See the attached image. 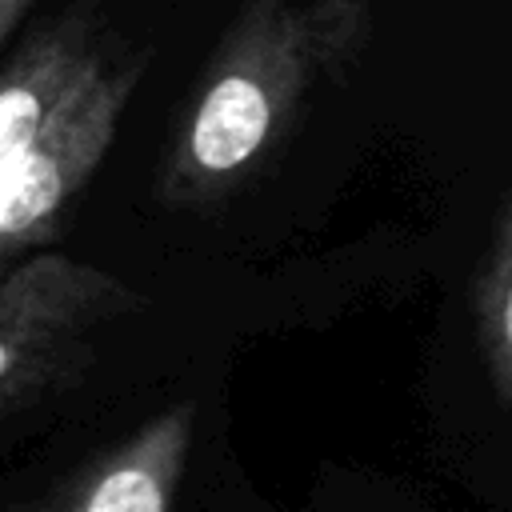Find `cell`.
I'll list each match as a JSON object with an SVG mask.
<instances>
[{"label":"cell","mask_w":512,"mask_h":512,"mask_svg":"<svg viewBox=\"0 0 512 512\" xmlns=\"http://www.w3.org/2000/svg\"><path fill=\"white\" fill-rule=\"evenodd\" d=\"M360 40V4L244 0L172 136L160 200L208 208L232 196L288 136L312 84L336 76Z\"/></svg>","instance_id":"obj_1"},{"label":"cell","mask_w":512,"mask_h":512,"mask_svg":"<svg viewBox=\"0 0 512 512\" xmlns=\"http://www.w3.org/2000/svg\"><path fill=\"white\" fill-rule=\"evenodd\" d=\"M144 56L104 52L36 136L0 160V272L60 236L64 212L108 156Z\"/></svg>","instance_id":"obj_2"},{"label":"cell","mask_w":512,"mask_h":512,"mask_svg":"<svg viewBox=\"0 0 512 512\" xmlns=\"http://www.w3.org/2000/svg\"><path fill=\"white\" fill-rule=\"evenodd\" d=\"M140 308V292L64 252L20 256L0 272V412L72 368L88 340Z\"/></svg>","instance_id":"obj_3"},{"label":"cell","mask_w":512,"mask_h":512,"mask_svg":"<svg viewBox=\"0 0 512 512\" xmlns=\"http://www.w3.org/2000/svg\"><path fill=\"white\" fill-rule=\"evenodd\" d=\"M192 420L196 412L176 404L140 424L72 484L60 512H172L192 448Z\"/></svg>","instance_id":"obj_4"},{"label":"cell","mask_w":512,"mask_h":512,"mask_svg":"<svg viewBox=\"0 0 512 512\" xmlns=\"http://www.w3.org/2000/svg\"><path fill=\"white\" fill-rule=\"evenodd\" d=\"M104 52L92 20L68 16L40 28L0 68V160L44 128Z\"/></svg>","instance_id":"obj_5"},{"label":"cell","mask_w":512,"mask_h":512,"mask_svg":"<svg viewBox=\"0 0 512 512\" xmlns=\"http://www.w3.org/2000/svg\"><path fill=\"white\" fill-rule=\"evenodd\" d=\"M472 328L484 376L500 404L512 400V208L500 204L472 280Z\"/></svg>","instance_id":"obj_6"},{"label":"cell","mask_w":512,"mask_h":512,"mask_svg":"<svg viewBox=\"0 0 512 512\" xmlns=\"http://www.w3.org/2000/svg\"><path fill=\"white\" fill-rule=\"evenodd\" d=\"M32 8V0H0V48L8 44L12 28L20 24V16Z\"/></svg>","instance_id":"obj_7"},{"label":"cell","mask_w":512,"mask_h":512,"mask_svg":"<svg viewBox=\"0 0 512 512\" xmlns=\"http://www.w3.org/2000/svg\"><path fill=\"white\" fill-rule=\"evenodd\" d=\"M324 4H360V0H324Z\"/></svg>","instance_id":"obj_8"}]
</instances>
